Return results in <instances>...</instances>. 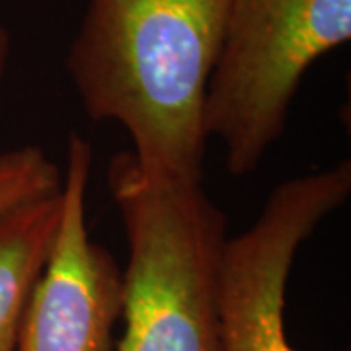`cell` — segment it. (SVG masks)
Wrapping results in <instances>:
<instances>
[{
  "mask_svg": "<svg viewBox=\"0 0 351 351\" xmlns=\"http://www.w3.org/2000/svg\"><path fill=\"white\" fill-rule=\"evenodd\" d=\"M350 39L351 0H228L205 131L223 143L230 174L258 170L308 69Z\"/></svg>",
  "mask_w": 351,
  "mask_h": 351,
  "instance_id": "cell-3",
  "label": "cell"
},
{
  "mask_svg": "<svg viewBox=\"0 0 351 351\" xmlns=\"http://www.w3.org/2000/svg\"><path fill=\"white\" fill-rule=\"evenodd\" d=\"M106 178L129 244L113 351H217L225 213L203 182L149 174L131 151L113 156Z\"/></svg>",
  "mask_w": 351,
  "mask_h": 351,
  "instance_id": "cell-2",
  "label": "cell"
},
{
  "mask_svg": "<svg viewBox=\"0 0 351 351\" xmlns=\"http://www.w3.org/2000/svg\"><path fill=\"white\" fill-rule=\"evenodd\" d=\"M63 168L36 145L0 152V215L61 188Z\"/></svg>",
  "mask_w": 351,
  "mask_h": 351,
  "instance_id": "cell-7",
  "label": "cell"
},
{
  "mask_svg": "<svg viewBox=\"0 0 351 351\" xmlns=\"http://www.w3.org/2000/svg\"><path fill=\"white\" fill-rule=\"evenodd\" d=\"M228 0H88L66 73L92 121L131 137L145 172L203 182L205 98Z\"/></svg>",
  "mask_w": 351,
  "mask_h": 351,
  "instance_id": "cell-1",
  "label": "cell"
},
{
  "mask_svg": "<svg viewBox=\"0 0 351 351\" xmlns=\"http://www.w3.org/2000/svg\"><path fill=\"white\" fill-rule=\"evenodd\" d=\"M10 51H12L10 34L4 25L0 24V92H2V84H4L8 63H10Z\"/></svg>",
  "mask_w": 351,
  "mask_h": 351,
  "instance_id": "cell-8",
  "label": "cell"
},
{
  "mask_svg": "<svg viewBox=\"0 0 351 351\" xmlns=\"http://www.w3.org/2000/svg\"><path fill=\"white\" fill-rule=\"evenodd\" d=\"M61 219V188L0 215V351H16L25 306Z\"/></svg>",
  "mask_w": 351,
  "mask_h": 351,
  "instance_id": "cell-6",
  "label": "cell"
},
{
  "mask_svg": "<svg viewBox=\"0 0 351 351\" xmlns=\"http://www.w3.org/2000/svg\"><path fill=\"white\" fill-rule=\"evenodd\" d=\"M351 195V162L277 184L248 228L226 237L217 276V351H297L285 297L297 254Z\"/></svg>",
  "mask_w": 351,
  "mask_h": 351,
  "instance_id": "cell-4",
  "label": "cell"
},
{
  "mask_svg": "<svg viewBox=\"0 0 351 351\" xmlns=\"http://www.w3.org/2000/svg\"><path fill=\"white\" fill-rule=\"evenodd\" d=\"M92 162L90 143L73 133L57 234L25 306L16 351H113V328L123 306V269L88 232Z\"/></svg>",
  "mask_w": 351,
  "mask_h": 351,
  "instance_id": "cell-5",
  "label": "cell"
}]
</instances>
